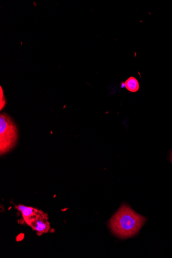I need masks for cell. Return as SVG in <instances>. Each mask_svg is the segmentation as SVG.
Returning a JSON list of instances; mask_svg holds the SVG:
<instances>
[{
  "instance_id": "cell-8",
  "label": "cell",
  "mask_w": 172,
  "mask_h": 258,
  "mask_svg": "<svg viewBox=\"0 0 172 258\" xmlns=\"http://www.w3.org/2000/svg\"><path fill=\"white\" fill-rule=\"evenodd\" d=\"M171 158H172V154H171Z\"/></svg>"
},
{
  "instance_id": "cell-7",
  "label": "cell",
  "mask_w": 172,
  "mask_h": 258,
  "mask_svg": "<svg viewBox=\"0 0 172 258\" xmlns=\"http://www.w3.org/2000/svg\"><path fill=\"white\" fill-rule=\"evenodd\" d=\"M171 163H172V158H171Z\"/></svg>"
},
{
  "instance_id": "cell-6",
  "label": "cell",
  "mask_w": 172,
  "mask_h": 258,
  "mask_svg": "<svg viewBox=\"0 0 172 258\" xmlns=\"http://www.w3.org/2000/svg\"><path fill=\"white\" fill-rule=\"evenodd\" d=\"M6 103L7 102L4 96V91L2 87H0V109H1V110L5 107Z\"/></svg>"
},
{
  "instance_id": "cell-1",
  "label": "cell",
  "mask_w": 172,
  "mask_h": 258,
  "mask_svg": "<svg viewBox=\"0 0 172 258\" xmlns=\"http://www.w3.org/2000/svg\"><path fill=\"white\" fill-rule=\"evenodd\" d=\"M146 219L127 204L122 205L111 218L109 227L114 235L121 239H127L136 235Z\"/></svg>"
},
{
  "instance_id": "cell-2",
  "label": "cell",
  "mask_w": 172,
  "mask_h": 258,
  "mask_svg": "<svg viewBox=\"0 0 172 258\" xmlns=\"http://www.w3.org/2000/svg\"><path fill=\"white\" fill-rule=\"evenodd\" d=\"M17 125L6 113L0 114V154L5 155L16 145L18 139Z\"/></svg>"
},
{
  "instance_id": "cell-5",
  "label": "cell",
  "mask_w": 172,
  "mask_h": 258,
  "mask_svg": "<svg viewBox=\"0 0 172 258\" xmlns=\"http://www.w3.org/2000/svg\"><path fill=\"white\" fill-rule=\"evenodd\" d=\"M124 87L131 92H137L139 90L138 81L134 77L129 78L124 83Z\"/></svg>"
},
{
  "instance_id": "cell-3",
  "label": "cell",
  "mask_w": 172,
  "mask_h": 258,
  "mask_svg": "<svg viewBox=\"0 0 172 258\" xmlns=\"http://www.w3.org/2000/svg\"><path fill=\"white\" fill-rule=\"evenodd\" d=\"M48 220L47 215L39 210L36 214L24 222L37 232L38 236H40L47 233L51 228Z\"/></svg>"
},
{
  "instance_id": "cell-4",
  "label": "cell",
  "mask_w": 172,
  "mask_h": 258,
  "mask_svg": "<svg viewBox=\"0 0 172 258\" xmlns=\"http://www.w3.org/2000/svg\"><path fill=\"white\" fill-rule=\"evenodd\" d=\"M15 208L21 214L24 221L27 220L36 214L39 210L32 207L26 206L23 205H17Z\"/></svg>"
}]
</instances>
